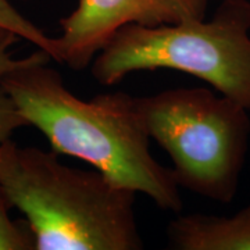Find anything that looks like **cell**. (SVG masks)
Here are the masks:
<instances>
[{
	"label": "cell",
	"instance_id": "cell-1",
	"mask_svg": "<svg viewBox=\"0 0 250 250\" xmlns=\"http://www.w3.org/2000/svg\"><path fill=\"white\" fill-rule=\"evenodd\" d=\"M50 60L38 49L29 62L0 77L27 125L45 135L54 153L85 161L118 187L179 213V185L171 168L153 157L139 98L124 92L78 98Z\"/></svg>",
	"mask_w": 250,
	"mask_h": 250
},
{
	"label": "cell",
	"instance_id": "cell-9",
	"mask_svg": "<svg viewBox=\"0 0 250 250\" xmlns=\"http://www.w3.org/2000/svg\"><path fill=\"white\" fill-rule=\"evenodd\" d=\"M22 126H27L25 120L18 113L14 102L0 83V147Z\"/></svg>",
	"mask_w": 250,
	"mask_h": 250
},
{
	"label": "cell",
	"instance_id": "cell-5",
	"mask_svg": "<svg viewBox=\"0 0 250 250\" xmlns=\"http://www.w3.org/2000/svg\"><path fill=\"white\" fill-rule=\"evenodd\" d=\"M208 0H80L60 20L53 60L80 71L124 25L159 27L206 18Z\"/></svg>",
	"mask_w": 250,
	"mask_h": 250
},
{
	"label": "cell",
	"instance_id": "cell-8",
	"mask_svg": "<svg viewBox=\"0 0 250 250\" xmlns=\"http://www.w3.org/2000/svg\"><path fill=\"white\" fill-rule=\"evenodd\" d=\"M10 206L0 189V250H35V239L29 227L24 228L11 220Z\"/></svg>",
	"mask_w": 250,
	"mask_h": 250
},
{
	"label": "cell",
	"instance_id": "cell-2",
	"mask_svg": "<svg viewBox=\"0 0 250 250\" xmlns=\"http://www.w3.org/2000/svg\"><path fill=\"white\" fill-rule=\"evenodd\" d=\"M0 189L25 215L35 250H141L136 192L99 171L62 164L57 153L0 147Z\"/></svg>",
	"mask_w": 250,
	"mask_h": 250
},
{
	"label": "cell",
	"instance_id": "cell-11",
	"mask_svg": "<svg viewBox=\"0 0 250 250\" xmlns=\"http://www.w3.org/2000/svg\"><path fill=\"white\" fill-rule=\"evenodd\" d=\"M20 39L18 36H16L13 32H10L7 29L0 27V46L10 45L13 46V43H16V41Z\"/></svg>",
	"mask_w": 250,
	"mask_h": 250
},
{
	"label": "cell",
	"instance_id": "cell-7",
	"mask_svg": "<svg viewBox=\"0 0 250 250\" xmlns=\"http://www.w3.org/2000/svg\"><path fill=\"white\" fill-rule=\"evenodd\" d=\"M0 27L13 32L20 39H24L50 54L52 60L54 56V38L47 36L32 21L25 18L9 0H0Z\"/></svg>",
	"mask_w": 250,
	"mask_h": 250
},
{
	"label": "cell",
	"instance_id": "cell-12",
	"mask_svg": "<svg viewBox=\"0 0 250 250\" xmlns=\"http://www.w3.org/2000/svg\"><path fill=\"white\" fill-rule=\"evenodd\" d=\"M218 1H221V0H218Z\"/></svg>",
	"mask_w": 250,
	"mask_h": 250
},
{
	"label": "cell",
	"instance_id": "cell-3",
	"mask_svg": "<svg viewBox=\"0 0 250 250\" xmlns=\"http://www.w3.org/2000/svg\"><path fill=\"white\" fill-rule=\"evenodd\" d=\"M89 67L102 85L118 83L138 71L185 72L250 111V1L221 0L210 20L124 25Z\"/></svg>",
	"mask_w": 250,
	"mask_h": 250
},
{
	"label": "cell",
	"instance_id": "cell-10",
	"mask_svg": "<svg viewBox=\"0 0 250 250\" xmlns=\"http://www.w3.org/2000/svg\"><path fill=\"white\" fill-rule=\"evenodd\" d=\"M10 47H11L10 45L0 46V77L4 75L6 72L11 71V70L28 62L32 59V54H28L25 57H14Z\"/></svg>",
	"mask_w": 250,
	"mask_h": 250
},
{
	"label": "cell",
	"instance_id": "cell-4",
	"mask_svg": "<svg viewBox=\"0 0 250 250\" xmlns=\"http://www.w3.org/2000/svg\"><path fill=\"white\" fill-rule=\"evenodd\" d=\"M139 103L150 139L170 156L179 188L231 203L249 150V110L207 88L166 89Z\"/></svg>",
	"mask_w": 250,
	"mask_h": 250
},
{
	"label": "cell",
	"instance_id": "cell-6",
	"mask_svg": "<svg viewBox=\"0 0 250 250\" xmlns=\"http://www.w3.org/2000/svg\"><path fill=\"white\" fill-rule=\"evenodd\" d=\"M175 250H250V203L231 217L179 215L167 227Z\"/></svg>",
	"mask_w": 250,
	"mask_h": 250
}]
</instances>
